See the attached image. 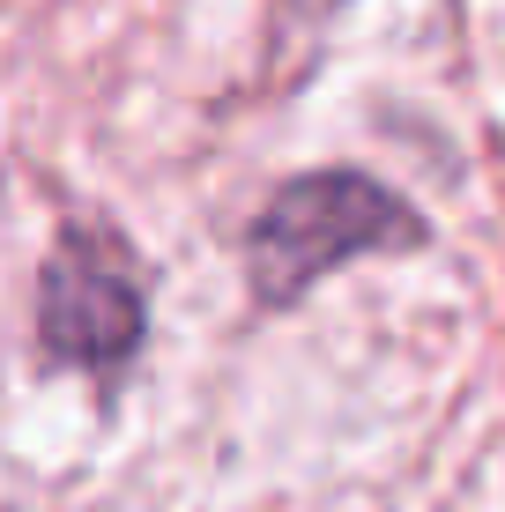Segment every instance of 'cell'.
<instances>
[{
	"instance_id": "cell-1",
	"label": "cell",
	"mask_w": 505,
	"mask_h": 512,
	"mask_svg": "<svg viewBox=\"0 0 505 512\" xmlns=\"http://www.w3.org/2000/svg\"><path fill=\"white\" fill-rule=\"evenodd\" d=\"M416 238H424V223L379 179H364V171H305L253 216L246 260H253L260 297H298L305 282H320L342 260L416 245Z\"/></svg>"
},
{
	"instance_id": "cell-2",
	"label": "cell",
	"mask_w": 505,
	"mask_h": 512,
	"mask_svg": "<svg viewBox=\"0 0 505 512\" xmlns=\"http://www.w3.org/2000/svg\"><path fill=\"white\" fill-rule=\"evenodd\" d=\"M149 297L134 275V253L112 231H67L38 282V334L60 364L112 372L142 349Z\"/></svg>"
}]
</instances>
